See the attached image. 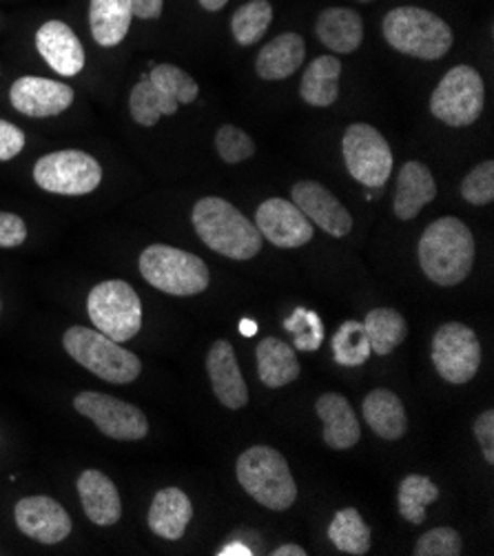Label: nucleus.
Returning a JSON list of instances; mask_svg holds the SVG:
<instances>
[{"instance_id":"1","label":"nucleus","mask_w":494,"mask_h":556,"mask_svg":"<svg viewBox=\"0 0 494 556\" xmlns=\"http://www.w3.org/2000/svg\"><path fill=\"white\" fill-rule=\"evenodd\" d=\"M474 264V238L459 217H439L419 240V266L436 287H459Z\"/></svg>"},{"instance_id":"2","label":"nucleus","mask_w":494,"mask_h":556,"mask_svg":"<svg viewBox=\"0 0 494 556\" xmlns=\"http://www.w3.org/2000/svg\"><path fill=\"white\" fill-rule=\"evenodd\" d=\"M193 229L215 253L244 262L262 251V233L253 222L223 198H202L193 206Z\"/></svg>"},{"instance_id":"3","label":"nucleus","mask_w":494,"mask_h":556,"mask_svg":"<svg viewBox=\"0 0 494 556\" xmlns=\"http://www.w3.org/2000/svg\"><path fill=\"white\" fill-rule=\"evenodd\" d=\"M387 42L410 59L439 61L451 51L455 36L451 25L421 8H395L381 23Z\"/></svg>"},{"instance_id":"4","label":"nucleus","mask_w":494,"mask_h":556,"mask_svg":"<svg viewBox=\"0 0 494 556\" xmlns=\"http://www.w3.org/2000/svg\"><path fill=\"white\" fill-rule=\"evenodd\" d=\"M238 481L251 498L273 513L289 510L297 498V483L287 459L268 446H251L236 466Z\"/></svg>"},{"instance_id":"5","label":"nucleus","mask_w":494,"mask_h":556,"mask_svg":"<svg viewBox=\"0 0 494 556\" xmlns=\"http://www.w3.org/2000/svg\"><path fill=\"white\" fill-rule=\"evenodd\" d=\"M63 346L74 362L109 383L127 386L142 372V362L136 353L109 340L96 328L72 326L63 336Z\"/></svg>"},{"instance_id":"6","label":"nucleus","mask_w":494,"mask_h":556,"mask_svg":"<svg viewBox=\"0 0 494 556\" xmlns=\"http://www.w3.org/2000/svg\"><path fill=\"white\" fill-rule=\"evenodd\" d=\"M140 273L153 289L176 298L200 295L211 280L202 257L169 244L147 247L140 253Z\"/></svg>"},{"instance_id":"7","label":"nucleus","mask_w":494,"mask_h":556,"mask_svg":"<svg viewBox=\"0 0 494 556\" xmlns=\"http://www.w3.org/2000/svg\"><path fill=\"white\" fill-rule=\"evenodd\" d=\"M87 313L96 330L118 344L134 340L142 328L140 295L123 280L96 285L87 298Z\"/></svg>"},{"instance_id":"8","label":"nucleus","mask_w":494,"mask_h":556,"mask_svg":"<svg viewBox=\"0 0 494 556\" xmlns=\"http://www.w3.org/2000/svg\"><path fill=\"white\" fill-rule=\"evenodd\" d=\"M485 102L481 74L470 65L453 67L430 96V114L448 127H468L479 121Z\"/></svg>"},{"instance_id":"9","label":"nucleus","mask_w":494,"mask_h":556,"mask_svg":"<svg viewBox=\"0 0 494 556\" xmlns=\"http://www.w3.org/2000/svg\"><path fill=\"white\" fill-rule=\"evenodd\" d=\"M34 180L47 193L89 195L102 182V166L93 155L78 149L53 151L34 164Z\"/></svg>"},{"instance_id":"10","label":"nucleus","mask_w":494,"mask_h":556,"mask_svg":"<svg viewBox=\"0 0 494 556\" xmlns=\"http://www.w3.org/2000/svg\"><path fill=\"white\" fill-rule=\"evenodd\" d=\"M342 153L346 169L359 185L368 189H381L393 174V151L375 127L355 123L342 138Z\"/></svg>"},{"instance_id":"11","label":"nucleus","mask_w":494,"mask_h":556,"mask_svg":"<svg viewBox=\"0 0 494 556\" xmlns=\"http://www.w3.org/2000/svg\"><path fill=\"white\" fill-rule=\"evenodd\" d=\"M432 364L448 383H468L481 368V344L474 330L459 321L439 326L432 338Z\"/></svg>"},{"instance_id":"12","label":"nucleus","mask_w":494,"mask_h":556,"mask_svg":"<svg viewBox=\"0 0 494 556\" xmlns=\"http://www.w3.org/2000/svg\"><path fill=\"white\" fill-rule=\"evenodd\" d=\"M74 408L109 439L140 441L149 434V421L144 410L118 397L98 391H85L74 397Z\"/></svg>"},{"instance_id":"13","label":"nucleus","mask_w":494,"mask_h":556,"mask_svg":"<svg viewBox=\"0 0 494 556\" xmlns=\"http://www.w3.org/2000/svg\"><path fill=\"white\" fill-rule=\"evenodd\" d=\"M255 227L273 247L300 249L315 236L311 219L284 198H268L257 206Z\"/></svg>"},{"instance_id":"14","label":"nucleus","mask_w":494,"mask_h":556,"mask_svg":"<svg viewBox=\"0 0 494 556\" xmlns=\"http://www.w3.org/2000/svg\"><path fill=\"white\" fill-rule=\"evenodd\" d=\"M14 519L25 536L42 545H56L65 541L74 528L67 510L51 496L18 498V504L14 508Z\"/></svg>"},{"instance_id":"15","label":"nucleus","mask_w":494,"mask_h":556,"mask_svg":"<svg viewBox=\"0 0 494 556\" xmlns=\"http://www.w3.org/2000/svg\"><path fill=\"white\" fill-rule=\"evenodd\" d=\"M10 102L27 118L61 116L74 104V89L42 76H23L10 89Z\"/></svg>"},{"instance_id":"16","label":"nucleus","mask_w":494,"mask_h":556,"mask_svg":"<svg viewBox=\"0 0 494 556\" xmlns=\"http://www.w3.org/2000/svg\"><path fill=\"white\" fill-rule=\"evenodd\" d=\"M291 202L311 219V225L319 227L333 238H344L353 229V215L349 208L315 180H302L291 191Z\"/></svg>"},{"instance_id":"17","label":"nucleus","mask_w":494,"mask_h":556,"mask_svg":"<svg viewBox=\"0 0 494 556\" xmlns=\"http://www.w3.org/2000/svg\"><path fill=\"white\" fill-rule=\"evenodd\" d=\"M36 49L42 61L61 76H78L85 70V47L74 29L63 21H47L38 27Z\"/></svg>"},{"instance_id":"18","label":"nucleus","mask_w":494,"mask_h":556,"mask_svg":"<svg viewBox=\"0 0 494 556\" xmlns=\"http://www.w3.org/2000/svg\"><path fill=\"white\" fill-rule=\"evenodd\" d=\"M206 372L217 402L225 408L240 410L249 404V386L242 377L236 351L227 340H217L208 349Z\"/></svg>"},{"instance_id":"19","label":"nucleus","mask_w":494,"mask_h":556,"mask_svg":"<svg viewBox=\"0 0 494 556\" xmlns=\"http://www.w3.org/2000/svg\"><path fill=\"white\" fill-rule=\"evenodd\" d=\"M87 519L100 528H112L123 517V502L116 483L100 470H85L76 481Z\"/></svg>"},{"instance_id":"20","label":"nucleus","mask_w":494,"mask_h":556,"mask_svg":"<svg viewBox=\"0 0 494 556\" xmlns=\"http://www.w3.org/2000/svg\"><path fill=\"white\" fill-rule=\"evenodd\" d=\"M315 410L324 424V441L333 451H349L362 439L357 413L340 393H326L317 400Z\"/></svg>"},{"instance_id":"21","label":"nucleus","mask_w":494,"mask_h":556,"mask_svg":"<svg viewBox=\"0 0 494 556\" xmlns=\"http://www.w3.org/2000/svg\"><path fill=\"white\" fill-rule=\"evenodd\" d=\"M193 519V504L180 488H164L160 490L149 508L147 523L153 534L167 539V541H180L187 532V526Z\"/></svg>"},{"instance_id":"22","label":"nucleus","mask_w":494,"mask_h":556,"mask_svg":"<svg viewBox=\"0 0 494 556\" xmlns=\"http://www.w3.org/2000/svg\"><path fill=\"white\" fill-rule=\"evenodd\" d=\"M306 59V42L300 34L287 31L262 47L255 59V72L262 80L291 78Z\"/></svg>"},{"instance_id":"23","label":"nucleus","mask_w":494,"mask_h":556,"mask_svg":"<svg viewBox=\"0 0 494 556\" xmlns=\"http://www.w3.org/2000/svg\"><path fill=\"white\" fill-rule=\"evenodd\" d=\"M434 198H436V185L428 166L419 160L406 162L397 176L393 213L400 219H413Z\"/></svg>"},{"instance_id":"24","label":"nucleus","mask_w":494,"mask_h":556,"mask_svg":"<svg viewBox=\"0 0 494 556\" xmlns=\"http://www.w3.org/2000/svg\"><path fill=\"white\" fill-rule=\"evenodd\" d=\"M315 34L333 53H353L364 42V21L349 8H328L319 14Z\"/></svg>"},{"instance_id":"25","label":"nucleus","mask_w":494,"mask_h":556,"mask_svg":"<svg viewBox=\"0 0 494 556\" xmlns=\"http://www.w3.org/2000/svg\"><path fill=\"white\" fill-rule=\"evenodd\" d=\"M362 413L370 430L381 439L397 441L406 434V408L402 400L393 391H387V388H377V391L368 393L362 404Z\"/></svg>"},{"instance_id":"26","label":"nucleus","mask_w":494,"mask_h":556,"mask_svg":"<svg viewBox=\"0 0 494 556\" xmlns=\"http://www.w3.org/2000/svg\"><path fill=\"white\" fill-rule=\"evenodd\" d=\"M134 21L131 0H89V29L100 47L121 45Z\"/></svg>"},{"instance_id":"27","label":"nucleus","mask_w":494,"mask_h":556,"mask_svg":"<svg viewBox=\"0 0 494 556\" xmlns=\"http://www.w3.org/2000/svg\"><path fill=\"white\" fill-rule=\"evenodd\" d=\"M255 357H257L259 381L268 388L289 386L302 372V366L295 357V351L278 338L262 340L255 349Z\"/></svg>"},{"instance_id":"28","label":"nucleus","mask_w":494,"mask_h":556,"mask_svg":"<svg viewBox=\"0 0 494 556\" xmlns=\"http://www.w3.org/2000/svg\"><path fill=\"white\" fill-rule=\"evenodd\" d=\"M340 74H342V63L338 55H319L315 59L304 76H302V85H300V96L306 104L311 106H331L338 96H340Z\"/></svg>"},{"instance_id":"29","label":"nucleus","mask_w":494,"mask_h":556,"mask_svg":"<svg viewBox=\"0 0 494 556\" xmlns=\"http://www.w3.org/2000/svg\"><path fill=\"white\" fill-rule=\"evenodd\" d=\"M362 324L370 342V351L379 357L391 355L408 338V324L395 308H372Z\"/></svg>"},{"instance_id":"30","label":"nucleus","mask_w":494,"mask_h":556,"mask_svg":"<svg viewBox=\"0 0 494 556\" xmlns=\"http://www.w3.org/2000/svg\"><path fill=\"white\" fill-rule=\"evenodd\" d=\"M180 104L169 96L164 93L160 87H155L149 76L142 78L129 96V111L131 118L140 127H153L162 116H174Z\"/></svg>"},{"instance_id":"31","label":"nucleus","mask_w":494,"mask_h":556,"mask_svg":"<svg viewBox=\"0 0 494 556\" xmlns=\"http://www.w3.org/2000/svg\"><path fill=\"white\" fill-rule=\"evenodd\" d=\"M328 539L340 552L353 556H364L370 549V528L355 508H344L333 517L328 526Z\"/></svg>"},{"instance_id":"32","label":"nucleus","mask_w":494,"mask_h":556,"mask_svg":"<svg viewBox=\"0 0 494 556\" xmlns=\"http://www.w3.org/2000/svg\"><path fill=\"white\" fill-rule=\"evenodd\" d=\"M439 498V488L421 475H408L397 492V506L400 515L413 523L421 526L426 521V510L430 504H434Z\"/></svg>"},{"instance_id":"33","label":"nucleus","mask_w":494,"mask_h":556,"mask_svg":"<svg viewBox=\"0 0 494 556\" xmlns=\"http://www.w3.org/2000/svg\"><path fill=\"white\" fill-rule=\"evenodd\" d=\"M273 23V5L268 0H249L231 18V31L238 45L251 47L264 38Z\"/></svg>"},{"instance_id":"34","label":"nucleus","mask_w":494,"mask_h":556,"mask_svg":"<svg viewBox=\"0 0 494 556\" xmlns=\"http://www.w3.org/2000/svg\"><path fill=\"white\" fill-rule=\"evenodd\" d=\"M333 355H335V362L346 368H357L370 359L372 351H370V342L362 321L346 319L338 328L333 338Z\"/></svg>"},{"instance_id":"35","label":"nucleus","mask_w":494,"mask_h":556,"mask_svg":"<svg viewBox=\"0 0 494 556\" xmlns=\"http://www.w3.org/2000/svg\"><path fill=\"white\" fill-rule=\"evenodd\" d=\"M284 328L293 336V344L302 353H315L324 342V324L315 311L295 308L287 319Z\"/></svg>"},{"instance_id":"36","label":"nucleus","mask_w":494,"mask_h":556,"mask_svg":"<svg viewBox=\"0 0 494 556\" xmlns=\"http://www.w3.org/2000/svg\"><path fill=\"white\" fill-rule=\"evenodd\" d=\"M149 80L155 87H160L164 93H169L178 104H191L200 93L198 83L176 65L153 67V72L149 74Z\"/></svg>"},{"instance_id":"37","label":"nucleus","mask_w":494,"mask_h":556,"mask_svg":"<svg viewBox=\"0 0 494 556\" xmlns=\"http://www.w3.org/2000/svg\"><path fill=\"white\" fill-rule=\"evenodd\" d=\"M215 151L227 164H240L255 155V142L240 127L225 125L215 134Z\"/></svg>"},{"instance_id":"38","label":"nucleus","mask_w":494,"mask_h":556,"mask_svg":"<svg viewBox=\"0 0 494 556\" xmlns=\"http://www.w3.org/2000/svg\"><path fill=\"white\" fill-rule=\"evenodd\" d=\"M461 195L474 206L490 204L494 200V162H479L474 169L461 180Z\"/></svg>"},{"instance_id":"39","label":"nucleus","mask_w":494,"mask_h":556,"mask_svg":"<svg viewBox=\"0 0 494 556\" xmlns=\"http://www.w3.org/2000/svg\"><path fill=\"white\" fill-rule=\"evenodd\" d=\"M415 556H459L464 554L461 534L453 528H434L426 532L413 549Z\"/></svg>"},{"instance_id":"40","label":"nucleus","mask_w":494,"mask_h":556,"mask_svg":"<svg viewBox=\"0 0 494 556\" xmlns=\"http://www.w3.org/2000/svg\"><path fill=\"white\" fill-rule=\"evenodd\" d=\"M27 240L25 219L16 213L0 211V249H16Z\"/></svg>"},{"instance_id":"41","label":"nucleus","mask_w":494,"mask_h":556,"mask_svg":"<svg viewBox=\"0 0 494 556\" xmlns=\"http://www.w3.org/2000/svg\"><path fill=\"white\" fill-rule=\"evenodd\" d=\"M25 149V131L0 118V162L14 160Z\"/></svg>"},{"instance_id":"42","label":"nucleus","mask_w":494,"mask_h":556,"mask_svg":"<svg viewBox=\"0 0 494 556\" xmlns=\"http://www.w3.org/2000/svg\"><path fill=\"white\" fill-rule=\"evenodd\" d=\"M474 439L487 464H494V410H485L474 421Z\"/></svg>"},{"instance_id":"43","label":"nucleus","mask_w":494,"mask_h":556,"mask_svg":"<svg viewBox=\"0 0 494 556\" xmlns=\"http://www.w3.org/2000/svg\"><path fill=\"white\" fill-rule=\"evenodd\" d=\"M162 8H164V0H131L134 16L142 18V21L160 18Z\"/></svg>"},{"instance_id":"44","label":"nucleus","mask_w":494,"mask_h":556,"mask_svg":"<svg viewBox=\"0 0 494 556\" xmlns=\"http://www.w3.org/2000/svg\"><path fill=\"white\" fill-rule=\"evenodd\" d=\"M273 556H306L308 552L302 547V545H293V543H287V545H280L270 552Z\"/></svg>"},{"instance_id":"45","label":"nucleus","mask_w":494,"mask_h":556,"mask_svg":"<svg viewBox=\"0 0 494 556\" xmlns=\"http://www.w3.org/2000/svg\"><path fill=\"white\" fill-rule=\"evenodd\" d=\"M198 3H200L206 12H219V10L227 8L229 0H198Z\"/></svg>"},{"instance_id":"46","label":"nucleus","mask_w":494,"mask_h":556,"mask_svg":"<svg viewBox=\"0 0 494 556\" xmlns=\"http://www.w3.org/2000/svg\"><path fill=\"white\" fill-rule=\"evenodd\" d=\"M240 332H242V336H246V338L255 336V332H257L255 321H253V319H242V324H240Z\"/></svg>"},{"instance_id":"47","label":"nucleus","mask_w":494,"mask_h":556,"mask_svg":"<svg viewBox=\"0 0 494 556\" xmlns=\"http://www.w3.org/2000/svg\"><path fill=\"white\" fill-rule=\"evenodd\" d=\"M359 3H372V0H359Z\"/></svg>"},{"instance_id":"48","label":"nucleus","mask_w":494,"mask_h":556,"mask_svg":"<svg viewBox=\"0 0 494 556\" xmlns=\"http://www.w3.org/2000/svg\"><path fill=\"white\" fill-rule=\"evenodd\" d=\"M0 311H3V302H0Z\"/></svg>"}]
</instances>
